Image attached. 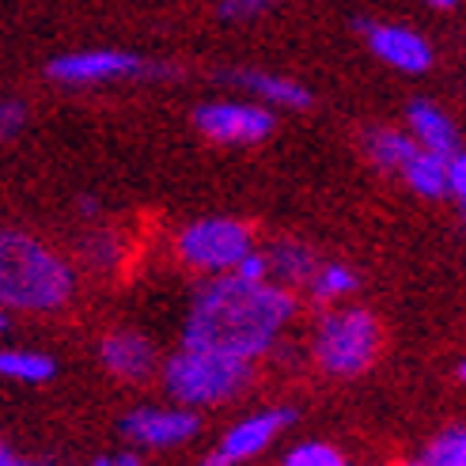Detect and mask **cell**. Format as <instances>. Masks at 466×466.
Segmentation results:
<instances>
[{
	"label": "cell",
	"instance_id": "1",
	"mask_svg": "<svg viewBox=\"0 0 466 466\" xmlns=\"http://www.w3.org/2000/svg\"><path fill=\"white\" fill-rule=\"evenodd\" d=\"M296 311V292L277 281H247L239 273L201 277L190 289L178 345L258 364L289 330Z\"/></svg>",
	"mask_w": 466,
	"mask_h": 466
},
{
	"label": "cell",
	"instance_id": "2",
	"mask_svg": "<svg viewBox=\"0 0 466 466\" xmlns=\"http://www.w3.org/2000/svg\"><path fill=\"white\" fill-rule=\"evenodd\" d=\"M76 292V273L54 247L19 228L0 231V304L15 315L61 311Z\"/></svg>",
	"mask_w": 466,
	"mask_h": 466
},
{
	"label": "cell",
	"instance_id": "3",
	"mask_svg": "<svg viewBox=\"0 0 466 466\" xmlns=\"http://www.w3.org/2000/svg\"><path fill=\"white\" fill-rule=\"evenodd\" d=\"M159 383H163V394L178 406H190V410L224 406L231 399H239V394H247V387L254 383V360L178 345L163 360Z\"/></svg>",
	"mask_w": 466,
	"mask_h": 466
},
{
	"label": "cell",
	"instance_id": "4",
	"mask_svg": "<svg viewBox=\"0 0 466 466\" xmlns=\"http://www.w3.org/2000/svg\"><path fill=\"white\" fill-rule=\"evenodd\" d=\"M383 345V326L368 308L334 304L311 330V360L334 380H357L376 364Z\"/></svg>",
	"mask_w": 466,
	"mask_h": 466
},
{
	"label": "cell",
	"instance_id": "5",
	"mask_svg": "<svg viewBox=\"0 0 466 466\" xmlns=\"http://www.w3.org/2000/svg\"><path fill=\"white\" fill-rule=\"evenodd\" d=\"M254 250V231L236 217H201L175 236V258L201 277L236 273Z\"/></svg>",
	"mask_w": 466,
	"mask_h": 466
},
{
	"label": "cell",
	"instance_id": "6",
	"mask_svg": "<svg viewBox=\"0 0 466 466\" xmlns=\"http://www.w3.org/2000/svg\"><path fill=\"white\" fill-rule=\"evenodd\" d=\"M46 76L61 87H99V84H118V80H141V76H175V68L152 65L148 57L133 50H76L61 54L46 65Z\"/></svg>",
	"mask_w": 466,
	"mask_h": 466
},
{
	"label": "cell",
	"instance_id": "7",
	"mask_svg": "<svg viewBox=\"0 0 466 466\" xmlns=\"http://www.w3.org/2000/svg\"><path fill=\"white\" fill-rule=\"evenodd\" d=\"M190 122L213 145H262L277 129V114L258 99H205Z\"/></svg>",
	"mask_w": 466,
	"mask_h": 466
},
{
	"label": "cell",
	"instance_id": "8",
	"mask_svg": "<svg viewBox=\"0 0 466 466\" xmlns=\"http://www.w3.org/2000/svg\"><path fill=\"white\" fill-rule=\"evenodd\" d=\"M201 432V417L190 406H133L122 413L118 436L145 451H171L182 448Z\"/></svg>",
	"mask_w": 466,
	"mask_h": 466
},
{
	"label": "cell",
	"instance_id": "9",
	"mask_svg": "<svg viewBox=\"0 0 466 466\" xmlns=\"http://www.w3.org/2000/svg\"><path fill=\"white\" fill-rule=\"evenodd\" d=\"M296 425V410L292 406H266V410H254L247 413L243 421H236L224 436H220V444L217 451L224 455L228 466H239L254 455H262L277 436H281L285 429Z\"/></svg>",
	"mask_w": 466,
	"mask_h": 466
},
{
	"label": "cell",
	"instance_id": "10",
	"mask_svg": "<svg viewBox=\"0 0 466 466\" xmlns=\"http://www.w3.org/2000/svg\"><path fill=\"white\" fill-rule=\"evenodd\" d=\"M360 35L368 42V50L376 54L383 65L399 68L406 76H421L432 68V46L425 42V35H417L402 23H360Z\"/></svg>",
	"mask_w": 466,
	"mask_h": 466
},
{
	"label": "cell",
	"instance_id": "11",
	"mask_svg": "<svg viewBox=\"0 0 466 466\" xmlns=\"http://www.w3.org/2000/svg\"><path fill=\"white\" fill-rule=\"evenodd\" d=\"M99 364L118 383H148L159 371V353L141 330H110L99 338Z\"/></svg>",
	"mask_w": 466,
	"mask_h": 466
},
{
	"label": "cell",
	"instance_id": "12",
	"mask_svg": "<svg viewBox=\"0 0 466 466\" xmlns=\"http://www.w3.org/2000/svg\"><path fill=\"white\" fill-rule=\"evenodd\" d=\"M217 80L247 91L250 99H258L266 106H281V110H311L315 106V96L299 80H289L281 73H266V68H220Z\"/></svg>",
	"mask_w": 466,
	"mask_h": 466
},
{
	"label": "cell",
	"instance_id": "13",
	"mask_svg": "<svg viewBox=\"0 0 466 466\" xmlns=\"http://www.w3.org/2000/svg\"><path fill=\"white\" fill-rule=\"evenodd\" d=\"M406 129L417 137V145L429 148V152L455 156L462 148L451 114L444 106H436L432 99H410V106H406Z\"/></svg>",
	"mask_w": 466,
	"mask_h": 466
},
{
	"label": "cell",
	"instance_id": "14",
	"mask_svg": "<svg viewBox=\"0 0 466 466\" xmlns=\"http://www.w3.org/2000/svg\"><path fill=\"white\" fill-rule=\"evenodd\" d=\"M360 148L371 167L387 175H402L406 163L421 152V145H417V137L410 129H394V126H368L360 133Z\"/></svg>",
	"mask_w": 466,
	"mask_h": 466
},
{
	"label": "cell",
	"instance_id": "15",
	"mask_svg": "<svg viewBox=\"0 0 466 466\" xmlns=\"http://www.w3.org/2000/svg\"><path fill=\"white\" fill-rule=\"evenodd\" d=\"M269 254V273H273V281L277 285H285V289H308L311 285V277L315 269L322 266L319 262V254L308 247V243H299V239H273L266 247Z\"/></svg>",
	"mask_w": 466,
	"mask_h": 466
},
{
	"label": "cell",
	"instance_id": "16",
	"mask_svg": "<svg viewBox=\"0 0 466 466\" xmlns=\"http://www.w3.org/2000/svg\"><path fill=\"white\" fill-rule=\"evenodd\" d=\"M402 182L417 198L425 201H440L451 194V156H440V152H429L421 148L402 171Z\"/></svg>",
	"mask_w": 466,
	"mask_h": 466
},
{
	"label": "cell",
	"instance_id": "17",
	"mask_svg": "<svg viewBox=\"0 0 466 466\" xmlns=\"http://www.w3.org/2000/svg\"><path fill=\"white\" fill-rule=\"evenodd\" d=\"M360 289V277L353 266H345V262H322L311 277V285H308V296H311V304H322V308H334V304H345L349 296H353Z\"/></svg>",
	"mask_w": 466,
	"mask_h": 466
},
{
	"label": "cell",
	"instance_id": "18",
	"mask_svg": "<svg viewBox=\"0 0 466 466\" xmlns=\"http://www.w3.org/2000/svg\"><path fill=\"white\" fill-rule=\"evenodd\" d=\"M0 376L42 387L57 376V360L50 353H35V349H5V353H0Z\"/></svg>",
	"mask_w": 466,
	"mask_h": 466
},
{
	"label": "cell",
	"instance_id": "19",
	"mask_svg": "<svg viewBox=\"0 0 466 466\" xmlns=\"http://www.w3.org/2000/svg\"><path fill=\"white\" fill-rule=\"evenodd\" d=\"M80 254H84V262L91 269H114L118 258H122V239L114 236V231H106V228H96L91 236L80 239Z\"/></svg>",
	"mask_w": 466,
	"mask_h": 466
},
{
	"label": "cell",
	"instance_id": "20",
	"mask_svg": "<svg viewBox=\"0 0 466 466\" xmlns=\"http://www.w3.org/2000/svg\"><path fill=\"white\" fill-rule=\"evenodd\" d=\"M281 466H353L334 444H326V440H304V444H296L285 451Z\"/></svg>",
	"mask_w": 466,
	"mask_h": 466
},
{
	"label": "cell",
	"instance_id": "21",
	"mask_svg": "<svg viewBox=\"0 0 466 466\" xmlns=\"http://www.w3.org/2000/svg\"><path fill=\"white\" fill-rule=\"evenodd\" d=\"M425 459L432 466H466V429H444L425 448Z\"/></svg>",
	"mask_w": 466,
	"mask_h": 466
},
{
	"label": "cell",
	"instance_id": "22",
	"mask_svg": "<svg viewBox=\"0 0 466 466\" xmlns=\"http://www.w3.org/2000/svg\"><path fill=\"white\" fill-rule=\"evenodd\" d=\"M273 8V0H217V19L224 23H247Z\"/></svg>",
	"mask_w": 466,
	"mask_h": 466
},
{
	"label": "cell",
	"instance_id": "23",
	"mask_svg": "<svg viewBox=\"0 0 466 466\" xmlns=\"http://www.w3.org/2000/svg\"><path fill=\"white\" fill-rule=\"evenodd\" d=\"M23 122H27V106H23V99H5L0 103V137L5 141H12V137H19Z\"/></svg>",
	"mask_w": 466,
	"mask_h": 466
},
{
	"label": "cell",
	"instance_id": "24",
	"mask_svg": "<svg viewBox=\"0 0 466 466\" xmlns=\"http://www.w3.org/2000/svg\"><path fill=\"white\" fill-rule=\"evenodd\" d=\"M448 198L455 201V208L466 217V148H459L451 156V194Z\"/></svg>",
	"mask_w": 466,
	"mask_h": 466
},
{
	"label": "cell",
	"instance_id": "25",
	"mask_svg": "<svg viewBox=\"0 0 466 466\" xmlns=\"http://www.w3.org/2000/svg\"><path fill=\"white\" fill-rule=\"evenodd\" d=\"M239 277H247V281H273V273H269V254L266 250H258L254 247L247 258L239 262V269H236Z\"/></svg>",
	"mask_w": 466,
	"mask_h": 466
},
{
	"label": "cell",
	"instance_id": "26",
	"mask_svg": "<svg viewBox=\"0 0 466 466\" xmlns=\"http://www.w3.org/2000/svg\"><path fill=\"white\" fill-rule=\"evenodd\" d=\"M0 466H50V462H42V459H27V455H15L12 448L0 451Z\"/></svg>",
	"mask_w": 466,
	"mask_h": 466
},
{
	"label": "cell",
	"instance_id": "27",
	"mask_svg": "<svg viewBox=\"0 0 466 466\" xmlns=\"http://www.w3.org/2000/svg\"><path fill=\"white\" fill-rule=\"evenodd\" d=\"M76 213H80V217H84V220H96V217H99V213H103V205H99V201H96V198H91V194H84V198H80V201H76Z\"/></svg>",
	"mask_w": 466,
	"mask_h": 466
},
{
	"label": "cell",
	"instance_id": "28",
	"mask_svg": "<svg viewBox=\"0 0 466 466\" xmlns=\"http://www.w3.org/2000/svg\"><path fill=\"white\" fill-rule=\"evenodd\" d=\"M110 466H145V462H141V455H137V448L129 444L126 451H118V455H110Z\"/></svg>",
	"mask_w": 466,
	"mask_h": 466
},
{
	"label": "cell",
	"instance_id": "29",
	"mask_svg": "<svg viewBox=\"0 0 466 466\" xmlns=\"http://www.w3.org/2000/svg\"><path fill=\"white\" fill-rule=\"evenodd\" d=\"M425 5H429V8H436V12H448V8H459L462 0H425Z\"/></svg>",
	"mask_w": 466,
	"mask_h": 466
},
{
	"label": "cell",
	"instance_id": "30",
	"mask_svg": "<svg viewBox=\"0 0 466 466\" xmlns=\"http://www.w3.org/2000/svg\"><path fill=\"white\" fill-rule=\"evenodd\" d=\"M201 466H228V462H224V455H220V451L213 448V451H208V455L201 459Z\"/></svg>",
	"mask_w": 466,
	"mask_h": 466
},
{
	"label": "cell",
	"instance_id": "31",
	"mask_svg": "<svg viewBox=\"0 0 466 466\" xmlns=\"http://www.w3.org/2000/svg\"><path fill=\"white\" fill-rule=\"evenodd\" d=\"M455 376H459V380H462V383H466V360H462V364H459V368H455Z\"/></svg>",
	"mask_w": 466,
	"mask_h": 466
},
{
	"label": "cell",
	"instance_id": "32",
	"mask_svg": "<svg viewBox=\"0 0 466 466\" xmlns=\"http://www.w3.org/2000/svg\"><path fill=\"white\" fill-rule=\"evenodd\" d=\"M402 466H432L429 459H413V462H402Z\"/></svg>",
	"mask_w": 466,
	"mask_h": 466
},
{
	"label": "cell",
	"instance_id": "33",
	"mask_svg": "<svg viewBox=\"0 0 466 466\" xmlns=\"http://www.w3.org/2000/svg\"><path fill=\"white\" fill-rule=\"evenodd\" d=\"M91 466H110V459L103 455V459H96V462H91Z\"/></svg>",
	"mask_w": 466,
	"mask_h": 466
}]
</instances>
